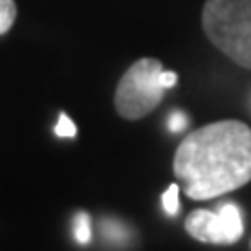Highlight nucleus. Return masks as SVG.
<instances>
[{
	"instance_id": "1",
	"label": "nucleus",
	"mask_w": 251,
	"mask_h": 251,
	"mask_svg": "<svg viewBox=\"0 0 251 251\" xmlns=\"http://www.w3.org/2000/svg\"><path fill=\"white\" fill-rule=\"evenodd\" d=\"M174 174L193 201L216 199L251 182V128L220 120L191 132L174 153Z\"/></svg>"
},
{
	"instance_id": "2",
	"label": "nucleus",
	"mask_w": 251,
	"mask_h": 251,
	"mask_svg": "<svg viewBox=\"0 0 251 251\" xmlns=\"http://www.w3.org/2000/svg\"><path fill=\"white\" fill-rule=\"evenodd\" d=\"M201 23L220 52L251 72V0H205Z\"/></svg>"
},
{
	"instance_id": "3",
	"label": "nucleus",
	"mask_w": 251,
	"mask_h": 251,
	"mask_svg": "<svg viewBox=\"0 0 251 251\" xmlns=\"http://www.w3.org/2000/svg\"><path fill=\"white\" fill-rule=\"evenodd\" d=\"M163 65L155 57H143L132 63L117 82L113 105L120 117L128 122L143 120L153 113L163 100L166 88L161 86Z\"/></svg>"
},
{
	"instance_id": "4",
	"label": "nucleus",
	"mask_w": 251,
	"mask_h": 251,
	"mask_svg": "<svg viewBox=\"0 0 251 251\" xmlns=\"http://www.w3.org/2000/svg\"><path fill=\"white\" fill-rule=\"evenodd\" d=\"M184 230L199 243L232 245L243 237L245 224L237 203H220L216 211L195 209L193 214H188L184 220Z\"/></svg>"
},
{
	"instance_id": "5",
	"label": "nucleus",
	"mask_w": 251,
	"mask_h": 251,
	"mask_svg": "<svg viewBox=\"0 0 251 251\" xmlns=\"http://www.w3.org/2000/svg\"><path fill=\"white\" fill-rule=\"evenodd\" d=\"M17 19V4L15 0H0V36L11 31Z\"/></svg>"
},
{
	"instance_id": "6",
	"label": "nucleus",
	"mask_w": 251,
	"mask_h": 251,
	"mask_svg": "<svg viewBox=\"0 0 251 251\" xmlns=\"http://www.w3.org/2000/svg\"><path fill=\"white\" fill-rule=\"evenodd\" d=\"M161 203H163V209H166L168 216H178V211H180V188H178V184L168 186V191L163 193V197H161Z\"/></svg>"
},
{
	"instance_id": "7",
	"label": "nucleus",
	"mask_w": 251,
	"mask_h": 251,
	"mask_svg": "<svg viewBox=\"0 0 251 251\" xmlns=\"http://www.w3.org/2000/svg\"><path fill=\"white\" fill-rule=\"evenodd\" d=\"M92 237V230H90V218L88 214H77V220H75V241L86 245Z\"/></svg>"
},
{
	"instance_id": "8",
	"label": "nucleus",
	"mask_w": 251,
	"mask_h": 251,
	"mask_svg": "<svg viewBox=\"0 0 251 251\" xmlns=\"http://www.w3.org/2000/svg\"><path fill=\"white\" fill-rule=\"evenodd\" d=\"M54 134H57V136H63V138H74V136L77 134L75 124L69 120V115H67V113H61V115H59V124L54 126Z\"/></svg>"
},
{
	"instance_id": "9",
	"label": "nucleus",
	"mask_w": 251,
	"mask_h": 251,
	"mask_svg": "<svg viewBox=\"0 0 251 251\" xmlns=\"http://www.w3.org/2000/svg\"><path fill=\"white\" fill-rule=\"evenodd\" d=\"M168 128L172 132H180V130H184L186 128V115L184 113H180V111H174L170 115V120H168Z\"/></svg>"
},
{
	"instance_id": "10",
	"label": "nucleus",
	"mask_w": 251,
	"mask_h": 251,
	"mask_svg": "<svg viewBox=\"0 0 251 251\" xmlns=\"http://www.w3.org/2000/svg\"><path fill=\"white\" fill-rule=\"evenodd\" d=\"M176 82H178V75L174 72H166V69H163V74H161V86L163 88H172V86H176Z\"/></svg>"
},
{
	"instance_id": "11",
	"label": "nucleus",
	"mask_w": 251,
	"mask_h": 251,
	"mask_svg": "<svg viewBox=\"0 0 251 251\" xmlns=\"http://www.w3.org/2000/svg\"><path fill=\"white\" fill-rule=\"evenodd\" d=\"M249 247H251V241H249Z\"/></svg>"
}]
</instances>
